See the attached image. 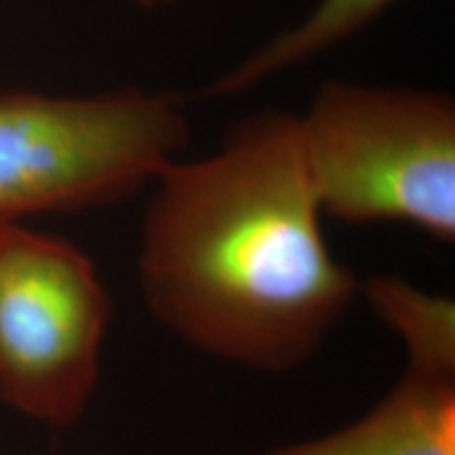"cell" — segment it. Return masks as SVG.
<instances>
[{
  "instance_id": "cell-1",
  "label": "cell",
  "mask_w": 455,
  "mask_h": 455,
  "mask_svg": "<svg viewBox=\"0 0 455 455\" xmlns=\"http://www.w3.org/2000/svg\"><path fill=\"white\" fill-rule=\"evenodd\" d=\"M321 218L299 114H249L218 150L152 184L138 249L148 310L204 355L293 371L361 293Z\"/></svg>"
},
{
  "instance_id": "cell-2",
  "label": "cell",
  "mask_w": 455,
  "mask_h": 455,
  "mask_svg": "<svg viewBox=\"0 0 455 455\" xmlns=\"http://www.w3.org/2000/svg\"><path fill=\"white\" fill-rule=\"evenodd\" d=\"M188 141L184 104L167 91L0 93V228L127 201Z\"/></svg>"
},
{
  "instance_id": "cell-3",
  "label": "cell",
  "mask_w": 455,
  "mask_h": 455,
  "mask_svg": "<svg viewBox=\"0 0 455 455\" xmlns=\"http://www.w3.org/2000/svg\"><path fill=\"white\" fill-rule=\"evenodd\" d=\"M323 215L398 221L455 241V100L445 91L325 81L299 114Z\"/></svg>"
},
{
  "instance_id": "cell-4",
  "label": "cell",
  "mask_w": 455,
  "mask_h": 455,
  "mask_svg": "<svg viewBox=\"0 0 455 455\" xmlns=\"http://www.w3.org/2000/svg\"><path fill=\"white\" fill-rule=\"evenodd\" d=\"M112 299L76 244L24 224L0 228V398L72 426L100 378Z\"/></svg>"
},
{
  "instance_id": "cell-5",
  "label": "cell",
  "mask_w": 455,
  "mask_h": 455,
  "mask_svg": "<svg viewBox=\"0 0 455 455\" xmlns=\"http://www.w3.org/2000/svg\"><path fill=\"white\" fill-rule=\"evenodd\" d=\"M261 455H455V373L407 365L361 419Z\"/></svg>"
},
{
  "instance_id": "cell-6",
  "label": "cell",
  "mask_w": 455,
  "mask_h": 455,
  "mask_svg": "<svg viewBox=\"0 0 455 455\" xmlns=\"http://www.w3.org/2000/svg\"><path fill=\"white\" fill-rule=\"evenodd\" d=\"M395 3L396 0H318L298 24L275 34L209 83L203 89V98H235L308 64L365 30Z\"/></svg>"
},
{
  "instance_id": "cell-7",
  "label": "cell",
  "mask_w": 455,
  "mask_h": 455,
  "mask_svg": "<svg viewBox=\"0 0 455 455\" xmlns=\"http://www.w3.org/2000/svg\"><path fill=\"white\" fill-rule=\"evenodd\" d=\"M361 293L403 339L407 365L455 373V304L396 275L369 276Z\"/></svg>"
},
{
  "instance_id": "cell-8",
  "label": "cell",
  "mask_w": 455,
  "mask_h": 455,
  "mask_svg": "<svg viewBox=\"0 0 455 455\" xmlns=\"http://www.w3.org/2000/svg\"><path fill=\"white\" fill-rule=\"evenodd\" d=\"M138 7L146 9V11H158V9H169L173 4H178L180 0H135Z\"/></svg>"
}]
</instances>
